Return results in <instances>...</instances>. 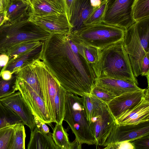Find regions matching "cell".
<instances>
[{
	"label": "cell",
	"mask_w": 149,
	"mask_h": 149,
	"mask_svg": "<svg viewBox=\"0 0 149 149\" xmlns=\"http://www.w3.org/2000/svg\"><path fill=\"white\" fill-rule=\"evenodd\" d=\"M9 61L8 56L5 54L0 55V66L2 68L5 66Z\"/></svg>",
	"instance_id": "cell-40"
},
{
	"label": "cell",
	"mask_w": 149,
	"mask_h": 149,
	"mask_svg": "<svg viewBox=\"0 0 149 149\" xmlns=\"http://www.w3.org/2000/svg\"><path fill=\"white\" fill-rule=\"evenodd\" d=\"M15 125L0 129V149H10L13 141Z\"/></svg>",
	"instance_id": "cell-30"
},
{
	"label": "cell",
	"mask_w": 149,
	"mask_h": 149,
	"mask_svg": "<svg viewBox=\"0 0 149 149\" xmlns=\"http://www.w3.org/2000/svg\"><path fill=\"white\" fill-rule=\"evenodd\" d=\"M106 149H134L130 141H122L111 143L105 146Z\"/></svg>",
	"instance_id": "cell-35"
},
{
	"label": "cell",
	"mask_w": 149,
	"mask_h": 149,
	"mask_svg": "<svg viewBox=\"0 0 149 149\" xmlns=\"http://www.w3.org/2000/svg\"><path fill=\"white\" fill-rule=\"evenodd\" d=\"M29 12L0 27V53L6 54L16 45L31 41H45L52 35L29 19Z\"/></svg>",
	"instance_id": "cell-4"
},
{
	"label": "cell",
	"mask_w": 149,
	"mask_h": 149,
	"mask_svg": "<svg viewBox=\"0 0 149 149\" xmlns=\"http://www.w3.org/2000/svg\"><path fill=\"white\" fill-rule=\"evenodd\" d=\"M26 0L29 4L31 14L39 16L65 14L60 0Z\"/></svg>",
	"instance_id": "cell-19"
},
{
	"label": "cell",
	"mask_w": 149,
	"mask_h": 149,
	"mask_svg": "<svg viewBox=\"0 0 149 149\" xmlns=\"http://www.w3.org/2000/svg\"><path fill=\"white\" fill-rule=\"evenodd\" d=\"M42 41H31L19 44L13 47L6 54L9 61L15 58L39 45Z\"/></svg>",
	"instance_id": "cell-26"
},
{
	"label": "cell",
	"mask_w": 149,
	"mask_h": 149,
	"mask_svg": "<svg viewBox=\"0 0 149 149\" xmlns=\"http://www.w3.org/2000/svg\"><path fill=\"white\" fill-rule=\"evenodd\" d=\"M17 90L15 75H13L9 80L3 79L0 76V99L8 97Z\"/></svg>",
	"instance_id": "cell-29"
},
{
	"label": "cell",
	"mask_w": 149,
	"mask_h": 149,
	"mask_svg": "<svg viewBox=\"0 0 149 149\" xmlns=\"http://www.w3.org/2000/svg\"><path fill=\"white\" fill-rule=\"evenodd\" d=\"M69 125L75 136L81 144L95 145V139L91 125L87 118L81 97L67 92L63 121Z\"/></svg>",
	"instance_id": "cell-7"
},
{
	"label": "cell",
	"mask_w": 149,
	"mask_h": 149,
	"mask_svg": "<svg viewBox=\"0 0 149 149\" xmlns=\"http://www.w3.org/2000/svg\"><path fill=\"white\" fill-rule=\"evenodd\" d=\"M40 60L67 92L81 96L91 94L96 77L83 45L69 34H52L44 41Z\"/></svg>",
	"instance_id": "cell-1"
},
{
	"label": "cell",
	"mask_w": 149,
	"mask_h": 149,
	"mask_svg": "<svg viewBox=\"0 0 149 149\" xmlns=\"http://www.w3.org/2000/svg\"><path fill=\"white\" fill-rule=\"evenodd\" d=\"M125 30L103 23L72 31L69 34L75 42L102 50L122 42Z\"/></svg>",
	"instance_id": "cell-6"
},
{
	"label": "cell",
	"mask_w": 149,
	"mask_h": 149,
	"mask_svg": "<svg viewBox=\"0 0 149 149\" xmlns=\"http://www.w3.org/2000/svg\"><path fill=\"white\" fill-rule=\"evenodd\" d=\"M149 120V88L146 89L141 101L132 109L127 110L115 120L120 125L138 124Z\"/></svg>",
	"instance_id": "cell-15"
},
{
	"label": "cell",
	"mask_w": 149,
	"mask_h": 149,
	"mask_svg": "<svg viewBox=\"0 0 149 149\" xmlns=\"http://www.w3.org/2000/svg\"><path fill=\"white\" fill-rule=\"evenodd\" d=\"M44 41L32 49L24 52L17 58L8 61L2 68L0 72L9 71L15 74L20 70L38 59H41L43 50Z\"/></svg>",
	"instance_id": "cell-17"
},
{
	"label": "cell",
	"mask_w": 149,
	"mask_h": 149,
	"mask_svg": "<svg viewBox=\"0 0 149 149\" xmlns=\"http://www.w3.org/2000/svg\"><path fill=\"white\" fill-rule=\"evenodd\" d=\"M107 0H104L101 5L94 10L84 22L85 27L102 23L107 6Z\"/></svg>",
	"instance_id": "cell-28"
},
{
	"label": "cell",
	"mask_w": 149,
	"mask_h": 149,
	"mask_svg": "<svg viewBox=\"0 0 149 149\" xmlns=\"http://www.w3.org/2000/svg\"><path fill=\"white\" fill-rule=\"evenodd\" d=\"M146 89L125 93L115 97L109 102L107 105L115 119L126 111L136 106L144 97Z\"/></svg>",
	"instance_id": "cell-13"
},
{
	"label": "cell",
	"mask_w": 149,
	"mask_h": 149,
	"mask_svg": "<svg viewBox=\"0 0 149 149\" xmlns=\"http://www.w3.org/2000/svg\"><path fill=\"white\" fill-rule=\"evenodd\" d=\"M149 53H147L143 58L141 65V75L146 77L147 79L148 86L149 87Z\"/></svg>",
	"instance_id": "cell-37"
},
{
	"label": "cell",
	"mask_w": 149,
	"mask_h": 149,
	"mask_svg": "<svg viewBox=\"0 0 149 149\" xmlns=\"http://www.w3.org/2000/svg\"><path fill=\"white\" fill-rule=\"evenodd\" d=\"M97 8L93 5L91 0H74L72 14L70 21L72 27V31L85 27L84 22Z\"/></svg>",
	"instance_id": "cell-18"
},
{
	"label": "cell",
	"mask_w": 149,
	"mask_h": 149,
	"mask_svg": "<svg viewBox=\"0 0 149 149\" xmlns=\"http://www.w3.org/2000/svg\"><path fill=\"white\" fill-rule=\"evenodd\" d=\"M34 117L36 125V127L40 130L46 134H49L51 133L50 132L49 127L45 123L39 120L38 118L35 116H34Z\"/></svg>",
	"instance_id": "cell-38"
},
{
	"label": "cell",
	"mask_w": 149,
	"mask_h": 149,
	"mask_svg": "<svg viewBox=\"0 0 149 149\" xmlns=\"http://www.w3.org/2000/svg\"><path fill=\"white\" fill-rule=\"evenodd\" d=\"M19 124H24L20 118L0 100V129Z\"/></svg>",
	"instance_id": "cell-24"
},
{
	"label": "cell",
	"mask_w": 149,
	"mask_h": 149,
	"mask_svg": "<svg viewBox=\"0 0 149 149\" xmlns=\"http://www.w3.org/2000/svg\"><path fill=\"white\" fill-rule=\"evenodd\" d=\"M132 16L135 22L149 17V0H135L132 7Z\"/></svg>",
	"instance_id": "cell-25"
},
{
	"label": "cell",
	"mask_w": 149,
	"mask_h": 149,
	"mask_svg": "<svg viewBox=\"0 0 149 149\" xmlns=\"http://www.w3.org/2000/svg\"><path fill=\"white\" fill-rule=\"evenodd\" d=\"M2 68V67L0 66V72L1 69Z\"/></svg>",
	"instance_id": "cell-43"
},
{
	"label": "cell",
	"mask_w": 149,
	"mask_h": 149,
	"mask_svg": "<svg viewBox=\"0 0 149 149\" xmlns=\"http://www.w3.org/2000/svg\"><path fill=\"white\" fill-rule=\"evenodd\" d=\"M7 21L6 17V10H4L0 13V27Z\"/></svg>",
	"instance_id": "cell-42"
},
{
	"label": "cell",
	"mask_w": 149,
	"mask_h": 149,
	"mask_svg": "<svg viewBox=\"0 0 149 149\" xmlns=\"http://www.w3.org/2000/svg\"><path fill=\"white\" fill-rule=\"evenodd\" d=\"M88 120L90 121L93 115L95 107V97L91 94L81 96Z\"/></svg>",
	"instance_id": "cell-31"
},
{
	"label": "cell",
	"mask_w": 149,
	"mask_h": 149,
	"mask_svg": "<svg viewBox=\"0 0 149 149\" xmlns=\"http://www.w3.org/2000/svg\"><path fill=\"white\" fill-rule=\"evenodd\" d=\"M89 122L95 139V145L103 146L116 123L107 104L96 99Z\"/></svg>",
	"instance_id": "cell-8"
},
{
	"label": "cell",
	"mask_w": 149,
	"mask_h": 149,
	"mask_svg": "<svg viewBox=\"0 0 149 149\" xmlns=\"http://www.w3.org/2000/svg\"><path fill=\"white\" fill-rule=\"evenodd\" d=\"M29 5L26 0H10L6 12L7 21L12 22L29 12Z\"/></svg>",
	"instance_id": "cell-22"
},
{
	"label": "cell",
	"mask_w": 149,
	"mask_h": 149,
	"mask_svg": "<svg viewBox=\"0 0 149 149\" xmlns=\"http://www.w3.org/2000/svg\"><path fill=\"white\" fill-rule=\"evenodd\" d=\"M81 45L83 46L85 57L88 62L92 66L96 64L98 60L100 50L93 47Z\"/></svg>",
	"instance_id": "cell-32"
},
{
	"label": "cell",
	"mask_w": 149,
	"mask_h": 149,
	"mask_svg": "<svg viewBox=\"0 0 149 149\" xmlns=\"http://www.w3.org/2000/svg\"><path fill=\"white\" fill-rule=\"evenodd\" d=\"M24 124L15 125L14 127V136L10 149H25L26 137Z\"/></svg>",
	"instance_id": "cell-27"
},
{
	"label": "cell",
	"mask_w": 149,
	"mask_h": 149,
	"mask_svg": "<svg viewBox=\"0 0 149 149\" xmlns=\"http://www.w3.org/2000/svg\"><path fill=\"white\" fill-rule=\"evenodd\" d=\"M149 17L136 21L125 30L123 44L135 77L141 74L143 58L149 53Z\"/></svg>",
	"instance_id": "cell-5"
},
{
	"label": "cell",
	"mask_w": 149,
	"mask_h": 149,
	"mask_svg": "<svg viewBox=\"0 0 149 149\" xmlns=\"http://www.w3.org/2000/svg\"><path fill=\"white\" fill-rule=\"evenodd\" d=\"M134 149H149V134L130 141Z\"/></svg>",
	"instance_id": "cell-34"
},
{
	"label": "cell",
	"mask_w": 149,
	"mask_h": 149,
	"mask_svg": "<svg viewBox=\"0 0 149 149\" xmlns=\"http://www.w3.org/2000/svg\"><path fill=\"white\" fill-rule=\"evenodd\" d=\"M29 19L43 30L52 34H69L72 27L65 14L39 16L29 13Z\"/></svg>",
	"instance_id": "cell-11"
},
{
	"label": "cell",
	"mask_w": 149,
	"mask_h": 149,
	"mask_svg": "<svg viewBox=\"0 0 149 149\" xmlns=\"http://www.w3.org/2000/svg\"><path fill=\"white\" fill-rule=\"evenodd\" d=\"M13 74L9 70H4L0 72V76L5 80H9L12 77Z\"/></svg>",
	"instance_id": "cell-39"
},
{
	"label": "cell",
	"mask_w": 149,
	"mask_h": 149,
	"mask_svg": "<svg viewBox=\"0 0 149 149\" xmlns=\"http://www.w3.org/2000/svg\"><path fill=\"white\" fill-rule=\"evenodd\" d=\"M10 0H0V13L6 10Z\"/></svg>",
	"instance_id": "cell-41"
},
{
	"label": "cell",
	"mask_w": 149,
	"mask_h": 149,
	"mask_svg": "<svg viewBox=\"0 0 149 149\" xmlns=\"http://www.w3.org/2000/svg\"><path fill=\"white\" fill-rule=\"evenodd\" d=\"M95 85L106 91L115 97L125 93L142 89L134 82L107 77L97 78Z\"/></svg>",
	"instance_id": "cell-16"
},
{
	"label": "cell",
	"mask_w": 149,
	"mask_h": 149,
	"mask_svg": "<svg viewBox=\"0 0 149 149\" xmlns=\"http://www.w3.org/2000/svg\"><path fill=\"white\" fill-rule=\"evenodd\" d=\"M68 134L63 127L62 123H56L53 129L52 137L56 144L60 149H74L75 148V140L71 142L68 138Z\"/></svg>",
	"instance_id": "cell-23"
},
{
	"label": "cell",
	"mask_w": 149,
	"mask_h": 149,
	"mask_svg": "<svg viewBox=\"0 0 149 149\" xmlns=\"http://www.w3.org/2000/svg\"><path fill=\"white\" fill-rule=\"evenodd\" d=\"M135 0H107L102 23L125 30L135 22L132 16Z\"/></svg>",
	"instance_id": "cell-9"
},
{
	"label": "cell",
	"mask_w": 149,
	"mask_h": 149,
	"mask_svg": "<svg viewBox=\"0 0 149 149\" xmlns=\"http://www.w3.org/2000/svg\"><path fill=\"white\" fill-rule=\"evenodd\" d=\"M28 149H60L56 144L52 137V133L46 134L36 127L31 131Z\"/></svg>",
	"instance_id": "cell-20"
},
{
	"label": "cell",
	"mask_w": 149,
	"mask_h": 149,
	"mask_svg": "<svg viewBox=\"0 0 149 149\" xmlns=\"http://www.w3.org/2000/svg\"><path fill=\"white\" fill-rule=\"evenodd\" d=\"M69 22L71 18L74 0H60Z\"/></svg>",
	"instance_id": "cell-36"
},
{
	"label": "cell",
	"mask_w": 149,
	"mask_h": 149,
	"mask_svg": "<svg viewBox=\"0 0 149 149\" xmlns=\"http://www.w3.org/2000/svg\"><path fill=\"white\" fill-rule=\"evenodd\" d=\"M31 64L42 88L53 122L62 123L67 92L42 60H37Z\"/></svg>",
	"instance_id": "cell-3"
},
{
	"label": "cell",
	"mask_w": 149,
	"mask_h": 149,
	"mask_svg": "<svg viewBox=\"0 0 149 149\" xmlns=\"http://www.w3.org/2000/svg\"><path fill=\"white\" fill-rule=\"evenodd\" d=\"M90 94L107 104L116 97L108 92L95 85L91 90Z\"/></svg>",
	"instance_id": "cell-33"
},
{
	"label": "cell",
	"mask_w": 149,
	"mask_h": 149,
	"mask_svg": "<svg viewBox=\"0 0 149 149\" xmlns=\"http://www.w3.org/2000/svg\"><path fill=\"white\" fill-rule=\"evenodd\" d=\"M92 67L96 79L102 77L118 79L138 84L123 41L100 50L98 60Z\"/></svg>",
	"instance_id": "cell-2"
},
{
	"label": "cell",
	"mask_w": 149,
	"mask_h": 149,
	"mask_svg": "<svg viewBox=\"0 0 149 149\" xmlns=\"http://www.w3.org/2000/svg\"><path fill=\"white\" fill-rule=\"evenodd\" d=\"M3 104L15 113L31 131L36 127L34 117L21 93L18 91L0 99Z\"/></svg>",
	"instance_id": "cell-14"
},
{
	"label": "cell",
	"mask_w": 149,
	"mask_h": 149,
	"mask_svg": "<svg viewBox=\"0 0 149 149\" xmlns=\"http://www.w3.org/2000/svg\"><path fill=\"white\" fill-rule=\"evenodd\" d=\"M149 134V120L138 124L120 125L116 123L103 146L122 141H130Z\"/></svg>",
	"instance_id": "cell-12"
},
{
	"label": "cell",
	"mask_w": 149,
	"mask_h": 149,
	"mask_svg": "<svg viewBox=\"0 0 149 149\" xmlns=\"http://www.w3.org/2000/svg\"><path fill=\"white\" fill-rule=\"evenodd\" d=\"M15 74L17 79L25 82L44 98L42 88L31 63L23 68Z\"/></svg>",
	"instance_id": "cell-21"
},
{
	"label": "cell",
	"mask_w": 149,
	"mask_h": 149,
	"mask_svg": "<svg viewBox=\"0 0 149 149\" xmlns=\"http://www.w3.org/2000/svg\"><path fill=\"white\" fill-rule=\"evenodd\" d=\"M18 90L34 116L47 124L53 122L47 109L44 97L39 95L24 81L16 78Z\"/></svg>",
	"instance_id": "cell-10"
}]
</instances>
